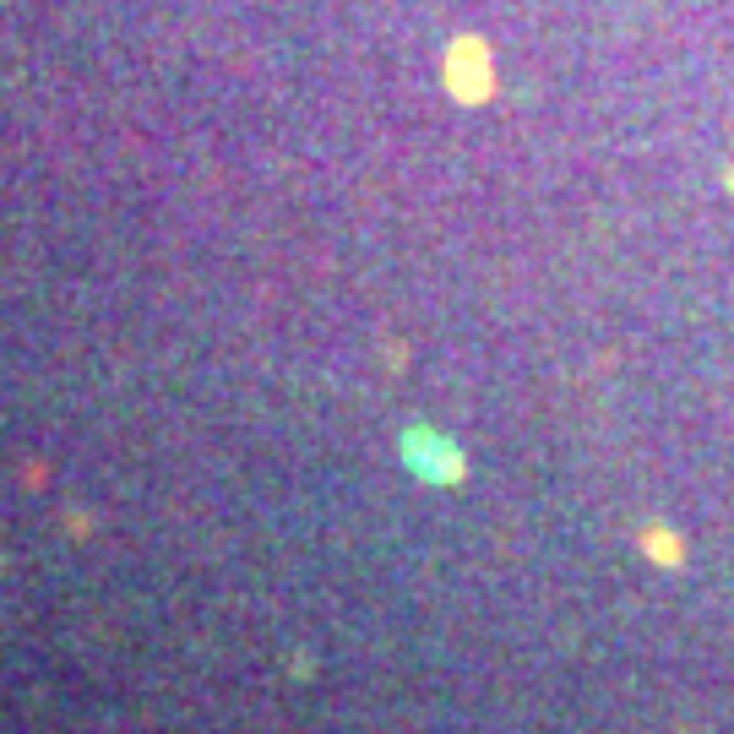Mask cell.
Returning <instances> with one entry per match:
<instances>
[{
  "label": "cell",
  "mask_w": 734,
  "mask_h": 734,
  "mask_svg": "<svg viewBox=\"0 0 734 734\" xmlns=\"http://www.w3.org/2000/svg\"><path fill=\"white\" fill-rule=\"evenodd\" d=\"M408 463H414L419 474H430L435 484H452L457 474H463V463H457V457H446L441 441H435V435H425V430L408 435Z\"/></svg>",
  "instance_id": "6da1fadb"
},
{
  "label": "cell",
  "mask_w": 734,
  "mask_h": 734,
  "mask_svg": "<svg viewBox=\"0 0 734 734\" xmlns=\"http://www.w3.org/2000/svg\"><path fill=\"white\" fill-rule=\"evenodd\" d=\"M642 544H648V555H653V561H664V566H675L680 555H686V550H680V544L669 539L664 528H653V533H648V539H642Z\"/></svg>",
  "instance_id": "7a4b0ae2"
}]
</instances>
